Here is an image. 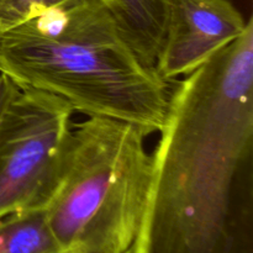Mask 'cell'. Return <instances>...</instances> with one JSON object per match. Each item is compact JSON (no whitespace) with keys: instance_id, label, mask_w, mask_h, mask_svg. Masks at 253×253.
I'll use <instances>...</instances> for the list:
<instances>
[{"instance_id":"cell-1","label":"cell","mask_w":253,"mask_h":253,"mask_svg":"<svg viewBox=\"0 0 253 253\" xmlns=\"http://www.w3.org/2000/svg\"><path fill=\"white\" fill-rule=\"evenodd\" d=\"M131 253H253V21L169 90Z\"/></svg>"},{"instance_id":"cell-2","label":"cell","mask_w":253,"mask_h":253,"mask_svg":"<svg viewBox=\"0 0 253 253\" xmlns=\"http://www.w3.org/2000/svg\"><path fill=\"white\" fill-rule=\"evenodd\" d=\"M0 73L73 111L125 121L146 136L165 123L168 84L133 52L103 0H68L0 34Z\"/></svg>"},{"instance_id":"cell-3","label":"cell","mask_w":253,"mask_h":253,"mask_svg":"<svg viewBox=\"0 0 253 253\" xmlns=\"http://www.w3.org/2000/svg\"><path fill=\"white\" fill-rule=\"evenodd\" d=\"M132 124L88 116L73 125L63 167L43 207L62 253H131L151 185V155Z\"/></svg>"},{"instance_id":"cell-4","label":"cell","mask_w":253,"mask_h":253,"mask_svg":"<svg viewBox=\"0 0 253 253\" xmlns=\"http://www.w3.org/2000/svg\"><path fill=\"white\" fill-rule=\"evenodd\" d=\"M73 109L53 94L19 88L0 119V219L43 208L63 167Z\"/></svg>"},{"instance_id":"cell-5","label":"cell","mask_w":253,"mask_h":253,"mask_svg":"<svg viewBox=\"0 0 253 253\" xmlns=\"http://www.w3.org/2000/svg\"><path fill=\"white\" fill-rule=\"evenodd\" d=\"M250 19L230 0H170L156 71L167 84L189 76L239 39Z\"/></svg>"},{"instance_id":"cell-6","label":"cell","mask_w":253,"mask_h":253,"mask_svg":"<svg viewBox=\"0 0 253 253\" xmlns=\"http://www.w3.org/2000/svg\"><path fill=\"white\" fill-rule=\"evenodd\" d=\"M138 58L155 68L169 22L170 0H103Z\"/></svg>"},{"instance_id":"cell-7","label":"cell","mask_w":253,"mask_h":253,"mask_svg":"<svg viewBox=\"0 0 253 253\" xmlns=\"http://www.w3.org/2000/svg\"><path fill=\"white\" fill-rule=\"evenodd\" d=\"M0 253H62L43 208L0 219Z\"/></svg>"},{"instance_id":"cell-8","label":"cell","mask_w":253,"mask_h":253,"mask_svg":"<svg viewBox=\"0 0 253 253\" xmlns=\"http://www.w3.org/2000/svg\"><path fill=\"white\" fill-rule=\"evenodd\" d=\"M68 0H0V30L6 31Z\"/></svg>"},{"instance_id":"cell-9","label":"cell","mask_w":253,"mask_h":253,"mask_svg":"<svg viewBox=\"0 0 253 253\" xmlns=\"http://www.w3.org/2000/svg\"><path fill=\"white\" fill-rule=\"evenodd\" d=\"M17 90H19V86L9 77L0 73V119L6 109L7 104L10 103Z\"/></svg>"},{"instance_id":"cell-10","label":"cell","mask_w":253,"mask_h":253,"mask_svg":"<svg viewBox=\"0 0 253 253\" xmlns=\"http://www.w3.org/2000/svg\"><path fill=\"white\" fill-rule=\"evenodd\" d=\"M0 34H1V30H0Z\"/></svg>"}]
</instances>
